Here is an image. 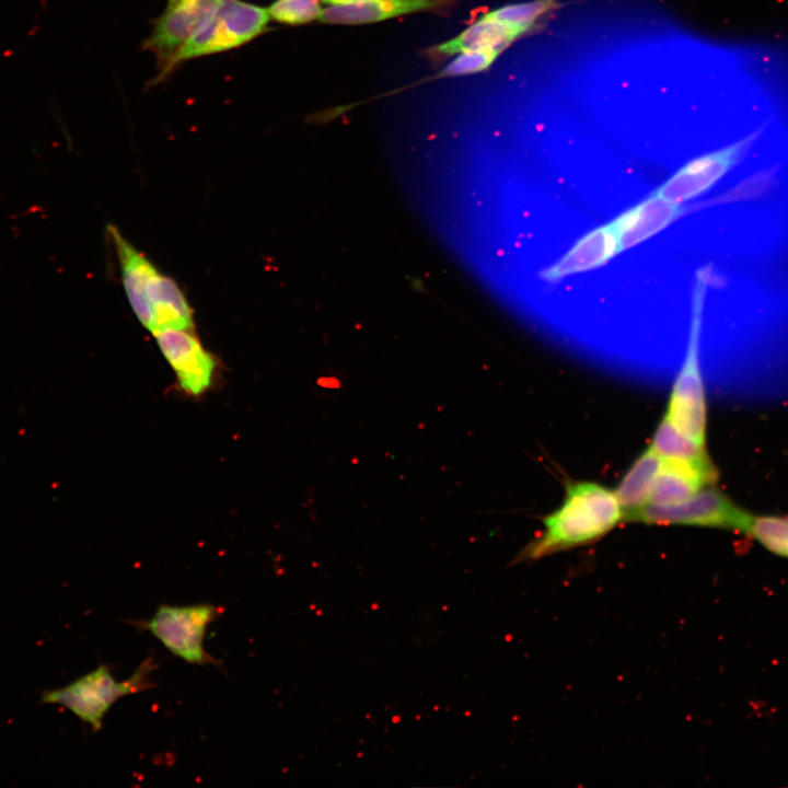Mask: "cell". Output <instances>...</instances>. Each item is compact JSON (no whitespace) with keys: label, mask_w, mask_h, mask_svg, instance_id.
I'll return each mask as SVG.
<instances>
[{"label":"cell","mask_w":788,"mask_h":788,"mask_svg":"<svg viewBox=\"0 0 788 788\" xmlns=\"http://www.w3.org/2000/svg\"><path fill=\"white\" fill-rule=\"evenodd\" d=\"M120 267L128 302L139 322L150 332L153 328L149 294L160 274L155 265L136 248L114 225L107 227Z\"/></svg>","instance_id":"cell-11"},{"label":"cell","mask_w":788,"mask_h":788,"mask_svg":"<svg viewBox=\"0 0 788 788\" xmlns=\"http://www.w3.org/2000/svg\"><path fill=\"white\" fill-rule=\"evenodd\" d=\"M500 54L495 49L468 50L456 54L436 78L460 77L485 71Z\"/></svg>","instance_id":"cell-21"},{"label":"cell","mask_w":788,"mask_h":788,"mask_svg":"<svg viewBox=\"0 0 788 788\" xmlns=\"http://www.w3.org/2000/svg\"><path fill=\"white\" fill-rule=\"evenodd\" d=\"M321 3V0H275L267 10L279 23L302 25L320 18Z\"/></svg>","instance_id":"cell-20"},{"label":"cell","mask_w":788,"mask_h":788,"mask_svg":"<svg viewBox=\"0 0 788 788\" xmlns=\"http://www.w3.org/2000/svg\"><path fill=\"white\" fill-rule=\"evenodd\" d=\"M460 0H371L362 3L328 5L318 20L326 24L356 25L380 22L415 12L447 14Z\"/></svg>","instance_id":"cell-12"},{"label":"cell","mask_w":788,"mask_h":788,"mask_svg":"<svg viewBox=\"0 0 788 788\" xmlns=\"http://www.w3.org/2000/svg\"><path fill=\"white\" fill-rule=\"evenodd\" d=\"M718 471L708 454L697 459H662L649 503L673 505L712 486Z\"/></svg>","instance_id":"cell-10"},{"label":"cell","mask_w":788,"mask_h":788,"mask_svg":"<svg viewBox=\"0 0 788 788\" xmlns=\"http://www.w3.org/2000/svg\"><path fill=\"white\" fill-rule=\"evenodd\" d=\"M157 668L153 658H147L129 679L118 682L111 668L101 664L63 687L44 691L40 703L67 708L81 721L90 725L93 732H97L102 728L103 718L116 700L154 685L150 677Z\"/></svg>","instance_id":"cell-2"},{"label":"cell","mask_w":788,"mask_h":788,"mask_svg":"<svg viewBox=\"0 0 788 788\" xmlns=\"http://www.w3.org/2000/svg\"><path fill=\"white\" fill-rule=\"evenodd\" d=\"M619 252L617 233L612 223H609L584 235L542 276L546 280H557L568 275L599 267Z\"/></svg>","instance_id":"cell-15"},{"label":"cell","mask_w":788,"mask_h":788,"mask_svg":"<svg viewBox=\"0 0 788 788\" xmlns=\"http://www.w3.org/2000/svg\"><path fill=\"white\" fill-rule=\"evenodd\" d=\"M558 7L556 0H534L507 4L490 12L496 18L514 24L529 33L542 16Z\"/></svg>","instance_id":"cell-19"},{"label":"cell","mask_w":788,"mask_h":788,"mask_svg":"<svg viewBox=\"0 0 788 788\" xmlns=\"http://www.w3.org/2000/svg\"><path fill=\"white\" fill-rule=\"evenodd\" d=\"M742 532L769 552L788 557V517L749 513Z\"/></svg>","instance_id":"cell-18"},{"label":"cell","mask_w":788,"mask_h":788,"mask_svg":"<svg viewBox=\"0 0 788 788\" xmlns=\"http://www.w3.org/2000/svg\"><path fill=\"white\" fill-rule=\"evenodd\" d=\"M661 462L662 457L649 445L626 471L614 490L624 515L649 503Z\"/></svg>","instance_id":"cell-16"},{"label":"cell","mask_w":788,"mask_h":788,"mask_svg":"<svg viewBox=\"0 0 788 788\" xmlns=\"http://www.w3.org/2000/svg\"><path fill=\"white\" fill-rule=\"evenodd\" d=\"M526 33L523 28L496 18L489 11L451 39L427 48L425 55L431 60H443L468 50L495 49L502 53Z\"/></svg>","instance_id":"cell-13"},{"label":"cell","mask_w":788,"mask_h":788,"mask_svg":"<svg viewBox=\"0 0 788 788\" xmlns=\"http://www.w3.org/2000/svg\"><path fill=\"white\" fill-rule=\"evenodd\" d=\"M219 1L166 0L164 11L143 42V48L157 57L158 76L153 79L154 83L175 70L177 54L208 20Z\"/></svg>","instance_id":"cell-7"},{"label":"cell","mask_w":788,"mask_h":788,"mask_svg":"<svg viewBox=\"0 0 788 788\" xmlns=\"http://www.w3.org/2000/svg\"><path fill=\"white\" fill-rule=\"evenodd\" d=\"M366 1H371V0H321L322 3L327 4V5L355 4V3H362Z\"/></svg>","instance_id":"cell-22"},{"label":"cell","mask_w":788,"mask_h":788,"mask_svg":"<svg viewBox=\"0 0 788 788\" xmlns=\"http://www.w3.org/2000/svg\"><path fill=\"white\" fill-rule=\"evenodd\" d=\"M650 447L662 459H697L707 455L705 447L683 434L664 415L656 428Z\"/></svg>","instance_id":"cell-17"},{"label":"cell","mask_w":788,"mask_h":788,"mask_svg":"<svg viewBox=\"0 0 788 788\" xmlns=\"http://www.w3.org/2000/svg\"><path fill=\"white\" fill-rule=\"evenodd\" d=\"M707 287L699 270L693 291L692 325L687 352L673 383L664 416L686 437L705 447L707 407L699 366L702 312Z\"/></svg>","instance_id":"cell-3"},{"label":"cell","mask_w":788,"mask_h":788,"mask_svg":"<svg viewBox=\"0 0 788 788\" xmlns=\"http://www.w3.org/2000/svg\"><path fill=\"white\" fill-rule=\"evenodd\" d=\"M624 521L614 490L594 482H568L561 505L543 519L544 530L521 553L537 559L592 543Z\"/></svg>","instance_id":"cell-1"},{"label":"cell","mask_w":788,"mask_h":788,"mask_svg":"<svg viewBox=\"0 0 788 788\" xmlns=\"http://www.w3.org/2000/svg\"><path fill=\"white\" fill-rule=\"evenodd\" d=\"M219 609L209 603L158 607L152 617L136 624L150 631L163 646L187 663L218 664L204 647L207 626L216 619Z\"/></svg>","instance_id":"cell-6"},{"label":"cell","mask_w":788,"mask_h":788,"mask_svg":"<svg viewBox=\"0 0 788 788\" xmlns=\"http://www.w3.org/2000/svg\"><path fill=\"white\" fill-rule=\"evenodd\" d=\"M750 512L711 486L673 505H652L626 513L624 521L648 525H692L742 532Z\"/></svg>","instance_id":"cell-5"},{"label":"cell","mask_w":788,"mask_h":788,"mask_svg":"<svg viewBox=\"0 0 788 788\" xmlns=\"http://www.w3.org/2000/svg\"><path fill=\"white\" fill-rule=\"evenodd\" d=\"M152 334L181 387L193 395L204 393L211 385L216 361L196 335L178 328H162Z\"/></svg>","instance_id":"cell-9"},{"label":"cell","mask_w":788,"mask_h":788,"mask_svg":"<svg viewBox=\"0 0 788 788\" xmlns=\"http://www.w3.org/2000/svg\"><path fill=\"white\" fill-rule=\"evenodd\" d=\"M270 20L268 10L243 0H220L199 31L179 50L174 69L200 56L240 47L263 34Z\"/></svg>","instance_id":"cell-4"},{"label":"cell","mask_w":788,"mask_h":788,"mask_svg":"<svg viewBox=\"0 0 788 788\" xmlns=\"http://www.w3.org/2000/svg\"><path fill=\"white\" fill-rule=\"evenodd\" d=\"M760 135L761 130H756L730 146L692 160L654 194L679 205L695 198L737 165Z\"/></svg>","instance_id":"cell-8"},{"label":"cell","mask_w":788,"mask_h":788,"mask_svg":"<svg viewBox=\"0 0 788 788\" xmlns=\"http://www.w3.org/2000/svg\"><path fill=\"white\" fill-rule=\"evenodd\" d=\"M681 212L679 204L653 193L648 199L611 222L617 233L621 252L661 231Z\"/></svg>","instance_id":"cell-14"}]
</instances>
